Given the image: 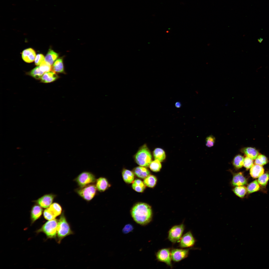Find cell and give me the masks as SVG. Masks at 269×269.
I'll return each instance as SVG.
<instances>
[{
    "label": "cell",
    "mask_w": 269,
    "mask_h": 269,
    "mask_svg": "<svg viewBox=\"0 0 269 269\" xmlns=\"http://www.w3.org/2000/svg\"><path fill=\"white\" fill-rule=\"evenodd\" d=\"M62 208L59 203H52L48 207L45 209L43 212L44 218L48 220L55 219L62 213Z\"/></svg>",
    "instance_id": "obj_8"
},
{
    "label": "cell",
    "mask_w": 269,
    "mask_h": 269,
    "mask_svg": "<svg viewBox=\"0 0 269 269\" xmlns=\"http://www.w3.org/2000/svg\"><path fill=\"white\" fill-rule=\"evenodd\" d=\"M269 179V172H266L259 177L258 182L259 184L263 187L265 186Z\"/></svg>",
    "instance_id": "obj_32"
},
{
    "label": "cell",
    "mask_w": 269,
    "mask_h": 269,
    "mask_svg": "<svg viewBox=\"0 0 269 269\" xmlns=\"http://www.w3.org/2000/svg\"><path fill=\"white\" fill-rule=\"evenodd\" d=\"M56 195L50 194L44 195L34 201L37 204L44 208H47L52 203Z\"/></svg>",
    "instance_id": "obj_12"
},
{
    "label": "cell",
    "mask_w": 269,
    "mask_h": 269,
    "mask_svg": "<svg viewBox=\"0 0 269 269\" xmlns=\"http://www.w3.org/2000/svg\"><path fill=\"white\" fill-rule=\"evenodd\" d=\"M72 233L63 212L58 222L57 227V233L59 241Z\"/></svg>",
    "instance_id": "obj_3"
},
{
    "label": "cell",
    "mask_w": 269,
    "mask_h": 269,
    "mask_svg": "<svg viewBox=\"0 0 269 269\" xmlns=\"http://www.w3.org/2000/svg\"><path fill=\"white\" fill-rule=\"evenodd\" d=\"M36 53L35 51L31 48H28L24 50L22 54V58L25 62L31 63L35 60Z\"/></svg>",
    "instance_id": "obj_13"
},
{
    "label": "cell",
    "mask_w": 269,
    "mask_h": 269,
    "mask_svg": "<svg viewBox=\"0 0 269 269\" xmlns=\"http://www.w3.org/2000/svg\"><path fill=\"white\" fill-rule=\"evenodd\" d=\"M133 172L137 177L141 179H145L150 175L149 170L144 167L139 166L134 168Z\"/></svg>",
    "instance_id": "obj_19"
},
{
    "label": "cell",
    "mask_w": 269,
    "mask_h": 269,
    "mask_svg": "<svg viewBox=\"0 0 269 269\" xmlns=\"http://www.w3.org/2000/svg\"><path fill=\"white\" fill-rule=\"evenodd\" d=\"M97 190L95 185L92 184L77 188L75 191L83 199L89 201L95 196Z\"/></svg>",
    "instance_id": "obj_4"
},
{
    "label": "cell",
    "mask_w": 269,
    "mask_h": 269,
    "mask_svg": "<svg viewBox=\"0 0 269 269\" xmlns=\"http://www.w3.org/2000/svg\"><path fill=\"white\" fill-rule=\"evenodd\" d=\"M268 162V159L265 155H260L255 159V164L262 166L266 164Z\"/></svg>",
    "instance_id": "obj_33"
},
{
    "label": "cell",
    "mask_w": 269,
    "mask_h": 269,
    "mask_svg": "<svg viewBox=\"0 0 269 269\" xmlns=\"http://www.w3.org/2000/svg\"><path fill=\"white\" fill-rule=\"evenodd\" d=\"M215 138L212 135L208 136L205 139L206 146L208 147H211L213 146L215 143Z\"/></svg>",
    "instance_id": "obj_36"
},
{
    "label": "cell",
    "mask_w": 269,
    "mask_h": 269,
    "mask_svg": "<svg viewBox=\"0 0 269 269\" xmlns=\"http://www.w3.org/2000/svg\"><path fill=\"white\" fill-rule=\"evenodd\" d=\"M134 158L137 163L143 167L148 166L152 161L151 153L145 145L140 148L135 154Z\"/></svg>",
    "instance_id": "obj_2"
},
{
    "label": "cell",
    "mask_w": 269,
    "mask_h": 269,
    "mask_svg": "<svg viewBox=\"0 0 269 269\" xmlns=\"http://www.w3.org/2000/svg\"><path fill=\"white\" fill-rule=\"evenodd\" d=\"M175 106L177 108L180 107L181 105V103L179 102H177L175 104Z\"/></svg>",
    "instance_id": "obj_39"
},
{
    "label": "cell",
    "mask_w": 269,
    "mask_h": 269,
    "mask_svg": "<svg viewBox=\"0 0 269 269\" xmlns=\"http://www.w3.org/2000/svg\"><path fill=\"white\" fill-rule=\"evenodd\" d=\"M95 182L97 190L101 192L105 191L111 186L107 179L103 177L99 178L96 180Z\"/></svg>",
    "instance_id": "obj_14"
},
{
    "label": "cell",
    "mask_w": 269,
    "mask_h": 269,
    "mask_svg": "<svg viewBox=\"0 0 269 269\" xmlns=\"http://www.w3.org/2000/svg\"><path fill=\"white\" fill-rule=\"evenodd\" d=\"M133 229L132 226L130 224H128L126 225L123 230V233H128L131 231Z\"/></svg>",
    "instance_id": "obj_38"
},
{
    "label": "cell",
    "mask_w": 269,
    "mask_h": 269,
    "mask_svg": "<svg viewBox=\"0 0 269 269\" xmlns=\"http://www.w3.org/2000/svg\"><path fill=\"white\" fill-rule=\"evenodd\" d=\"M184 229L185 226L183 223L173 226L168 231V238L169 240L173 243L179 241Z\"/></svg>",
    "instance_id": "obj_6"
},
{
    "label": "cell",
    "mask_w": 269,
    "mask_h": 269,
    "mask_svg": "<svg viewBox=\"0 0 269 269\" xmlns=\"http://www.w3.org/2000/svg\"><path fill=\"white\" fill-rule=\"evenodd\" d=\"M241 151L247 157L253 160L255 159L258 156L259 153L255 148L251 147H246L243 148Z\"/></svg>",
    "instance_id": "obj_21"
},
{
    "label": "cell",
    "mask_w": 269,
    "mask_h": 269,
    "mask_svg": "<svg viewBox=\"0 0 269 269\" xmlns=\"http://www.w3.org/2000/svg\"><path fill=\"white\" fill-rule=\"evenodd\" d=\"M44 72L40 69L39 66H37L29 72L28 74L36 79H41Z\"/></svg>",
    "instance_id": "obj_28"
},
{
    "label": "cell",
    "mask_w": 269,
    "mask_h": 269,
    "mask_svg": "<svg viewBox=\"0 0 269 269\" xmlns=\"http://www.w3.org/2000/svg\"><path fill=\"white\" fill-rule=\"evenodd\" d=\"M195 242L192 232L189 231L182 236L179 241V246L182 248L190 247L193 246Z\"/></svg>",
    "instance_id": "obj_11"
},
{
    "label": "cell",
    "mask_w": 269,
    "mask_h": 269,
    "mask_svg": "<svg viewBox=\"0 0 269 269\" xmlns=\"http://www.w3.org/2000/svg\"><path fill=\"white\" fill-rule=\"evenodd\" d=\"M39 67L41 70L44 73L49 72L52 70L51 65L45 60L40 64Z\"/></svg>",
    "instance_id": "obj_34"
},
{
    "label": "cell",
    "mask_w": 269,
    "mask_h": 269,
    "mask_svg": "<svg viewBox=\"0 0 269 269\" xmlns=\"http://www.w3.org/2000/svg\"><path fill=\"white\" fill-rule=\"evenodd\" d=\"M45 58L42 54H37L36 56L35 60V65L38 66L40 65L41 63L45 60Z\"/></svg>",
    "instance_id": "obj_37"
},
{
    "label": "cell",
    "mask_w": 269,
    "mask_h": 269,
    "mask_svg": "<svg viewBox=\"0 0 269 269\" xmlns=\"http://www.w3.org/2000/svg\"><path fill=\"white\" fill-rule=\"evenodd\" d=\"M156 256L157 260L163 262L171 268L172 267L171 250L168 248H163L159 250Z\"/></svg>",
    "instance_id": "obj_9"
},
{
    "label": "cell",
    "mask_w": 269,
    "mask_h": 269,
    "mask_svg": "<svg viewBox=\"0 0 269 269\" xmlns=\"http://www.w3.org/2000/svg\"><path fill=\"white\" fill-rule=\"evenodd\" d=\"M59 56L58 54L50 49L46 55L45 60L52 65L57 59Z\"/></svg>",
    "instance_id": "obj_23"
},
{
    "label": "cell",
    "mask_w": 269,
    "mask_h": 269,
    "mask_svg": "<svg viewBox=\"0 0 269 269\" xmlns=\"http://www.w3.org/2000/svg\"><path fill=\"white\" fill-rule=\"evenodd\" d=\"M43 211L42 207L37 204L35 205L32 207L30 213L31 221L33 223L38 219L42 215Z\"/></svg>",
    "instance_id": "obj_17"
},
{
    "label": "cell",
    "mask_w": 269,
    "mask_h": 269,
    "mask_svg": "<svg viewBox=\"0 0 269 269\" xmlns=\"http://www.w3.org/2000/svg\"><path fill=\"white\" fill-rule=\"evenodd\" d=\"M233 191L234 194L238 197L243 198L247 192V188L243 186H236Z\"/></svg>",
    "instance_id": "obj_27"
},
{
    "label": "cell",
    "mask_w": 269,
    "mask_h": 269,
    "mask_svg": "<svg viewBox=\"0 0 269 269\" xmlns=\"http://www.w3.org/2000/svg\"><path fill=\"white\" fill-rule=\"evenodd\" d=\"M52 71L58 73H65L63 63V58L62 57L57 59L52 66Z\"/></svg>",
    "instance_id": "obj_16"
},
{
    "label": "cell",
    "mask_w": 269,
    "mask_h": 269,
    "mask_svg": "<svg viewBox=\"0 0 269 269\" xmlns=\"http://www.w3.org/2000/svg\"><path fill=\"white\" fill-rule=\"evenodd\" d=\"M264 172V169L262 166L256 164L250 168V174L252 177L257 178L263 175Z\"/></svg>",
    "instance_id": "obj_20"
},
{
    "label": "cell",
    "mask_w": 269,
    "mask_h": 269,
    "mask_svg": "<svg viewBox=\"0 0 269 269\" xmlns=\"http://www.w3.org/2000/svg\"><path fill=\"white\" fill-rule=\"evenodd\" d=\"M131 213L134 220L142 225H147L152 219L151 207L145 203L139 202L135 204L132 208Z\"/></svg>",
    "instance_id": "obj_1"
},
{
    "label": "cell",
    "mask_w": 269,
    "mask_h": 269,
    "mask_svg": "<svg viewBox=\"0 0 269 269\" xmlns=\"http://www.w3.org/2000/svg\"><path fill=\"white\" fill-rule=\"evenodd\" d=\"M247 188L248 193H251L259 191L260 187L258 181L256 180L249 184Z\"/></svg>",
    "instance_id": "obj_29"
},
{
    "label": "cell",
    "mask_w": 269,
    "mask_h": 269,
    "mask_svg": "<svg viewBox=\"0 0 269 269\" xmlns=\"http://www.w3.org/2000/svg\"><path fill=\"white\" fill-rule=\"evenodd\" d=\"M145 185L141 180L136 179L132 183V187L135 191L140 193L143 192L145 188Z\"/></svg>",
    "instance_id": "obj_24"
},
{
    "label": "cell",
    "mask_w": 269,
    "mask_h": 269,
    "mask_svg": "<svg viewBox=\"0 0 269 269\" xmlns=\"http://www.w3.org/2000/svg\"><path fill=\"white\" fill-rule=\"evenodd\" d=\"M149 166L151 170L153 172H157L160 170L162 166L159 160L155 159L151 162Z\"/></svg>",
    "instance_id": "obj_31"
},
{
    "label": "cell",
    "mask_w": 269,
    "mask_h": 269,
    "mask_svg": "<svg viewBox=\"0 0 269 269\" xmlns=\"http://www.w3.org/2000/svg\"><path fill=\"white\" fill-rule=\"evenodd\" d=\"M59 77L56 73L52 70L44 73L41 79V81L44 83H50L56 80Z\"/></svg>",
    "instance_id": "obj_18"
},
{
    "label": "cell",
    "mask_w": 269,
    "mask_h": 269,
    "mask_svg": "<svg viewBox=\"0 0 269 269\" xmlns=\"http://www.w3.org/2000/svg\"><path fill=\"white\" fill-rule=\"evenodd\" d=\"M244 158L241 155L238 154L234 157L233 161V164L234 167L237 169L241 168L243 165Z\"/></svg>",
    "instance_id": "obj_30"
},
{
    "label": "cell",
    "mask_w": 269,
    "mask_h": 269,
    "mask_svg": "<svg viewBox=\"0 0 269 269\" xmlns=\"http://www.w3.org/2000/svg\"><path fill=\"white\" fill-rule=\"evenodd\" d=\"M153 156L155 159H157L160 162L164 160L166 155L164 150L162 149L157 148L155 149L153 152Z\"/></svg>",
    "instance_id": "obj_25"
},
{
    "label": "cell",
    "mask_w": 269,
    "mask_h": 269,
    "mask_svg": "<svg viewBox=\"0 0 269 269\" xmlns=\"http://www.w3.org/2000/svg\"><path fill=\"white\" fill-rule=\"evenodd\" d=\"M157 182L156 178L154 176L149 175L144 179L143 182L146 186L153 188Z\"/></svg>",
    "instance_id": "obj_26"
},
{
    "label": "cell",
    "mask_w": 269,
    "mask_h": 269,
    "mask_svg": "<svg viewBox=\"0 0 269 269\" xmlns=\"http://www.w3.org/2000/svg\"><path fill=\"white\" fill-rule=\"evenodd\" d=\"M253 165V159L247 156L244 158L243 165L247 169L251 168Z\"/></svg>",
    "instance_id": "obj_35"
},
{
    "label": "cell",
    "mask_w": 269,
    "mask_h": 269,
    "mask_svg": "<svg viewBox=\"0 0 269 269\" xmlns=\"http://www.w3.org/2000/svg\"><path fill=\"white\" fill-rule=\"evenodd\" d=\"M122 175L124 181L126 183L130 184L134 181V174L133 172L128 170L124 169L122 172Z\"/></svg>",
    "instance_id": "obj_22"
},
{
    "label": "cell",
    "mask_w": 269,
    "mask_h": 269,
    "mask_svg": "<svg viewBox=\"0 0 269 269\" xmlns=\"http://www.w3.org/2000/svg\"><path fill=\"white\" fill-rule=\"evenodd\" d=\"M96 179L95 175L87 171L83 172L79 174L74 179L80 187H82L95 182Z\"/></svg>",
    "instance_id": "obj_5"
},
{
    "label": "cell",
    "mask_w": 269,
    "mask_h": 269,
    "mask_svg": "<svg viewBox=\"0 0 269 269\" xmlns=\"http://www.w3.org/2000/svg\"><path fill=\"white\" fill-rule=\"evenodd\" d=\"M58 222L55 218L49 220L44 224L39 231L44 232L48 238L55 237L57 233Z\"/></svg>",
    "instance_id": "obj_7"
},
{
    "label": "cell",
    "mask_w": 269,
    "mask_h": 269,
    "mask_svg": "<svg viewBox=\"0 0 269 269\" xmlns=\"http://www.w3.org/2000/svg\"><path fill=\"white\" fill-rule=\"evenodd\" d=\"M189 252L188 249L173 248L171 251L172 260L175 262H179L187 257Z\"/></svg>",
    "instance_id": "obj_10"
},
{
    "label": "cell",
    "mask_w": 269,
    "mask_h": 269,
    "mask_svg": "<svg viewBox=\"0 0 269 269\" xmlns=\"http://www.w3.org/2000/svg\"><path fill=\"white\" fill-rule=\"evenodd\" d=\"M258 40L259 42H261L263 40V39L262 38H260L259 39V40Z\"/></svg>",
    "instance_id": "obj_40"
},
{
    "label": "cell",
    "mask_w": 269,
    "mask_h": 269,
    "mask_svg": "<svg viewBox=\"0 0 269 269\" xmlns=\"http://www.w3.org/2000/svg\"><path fill=\"white\" fill-rule=\"evenodd\" d=\"M247 180L241 172L235 174L233 176L232 183L235 186H242L246 184Z\"/></svg>",
    "instance_id": "obj_15"
}]
</instances>
